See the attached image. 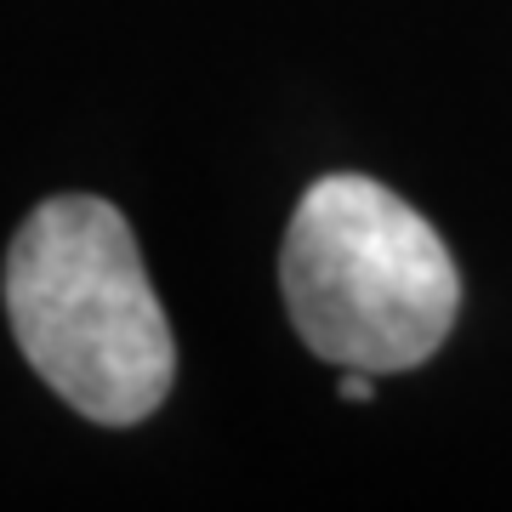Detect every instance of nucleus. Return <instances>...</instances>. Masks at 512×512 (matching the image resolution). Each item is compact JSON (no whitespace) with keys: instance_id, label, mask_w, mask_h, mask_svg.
Here are the masks:
<instances>
[{"instance_id":"obj_1","label":"nucleus","mask_w":512,"mask_h":512,"mask_svg":"<svg viewBox=\"0 0 512 512\" xmlns=\"http://www.w3.org/2000/svg\"><path fill=\"white\" fill-rule=\"evenodd\" d=\"M6 319L35 376L86 421L137 427L171 393L165 308L131 222L97 194H57L23 217L6 251Z\"/></svg>"},{"instance_id":"obj_2","label":"nucleus","mask_w":512,"mask_h":512,"mask_svg":"<svg viewBox=\"0 0 512 512\" xmlns=\"http://www.w3.org/2000/svg\"><path fill=\"white\" fill-rule=\"evenodd\" d=\"M279 291L296 336L336 370H416L461 313L456 256L416 205L376 177L336 171L296 200Z\"/></svg>"},{"instance_id":"obj_3","label":"nucleus","mask_w":512,"mask_h":512,"mask_svg":"<svg viewBox=\"0 0 512 512\" xmlns=\"http://www.w3.org/2000/svg\"><path fill=\"white\" fill-rule=\"evenodd\" d=\"M342 399H353V404L370 399V370H342Z\"/></svg>"}]
</instances>
